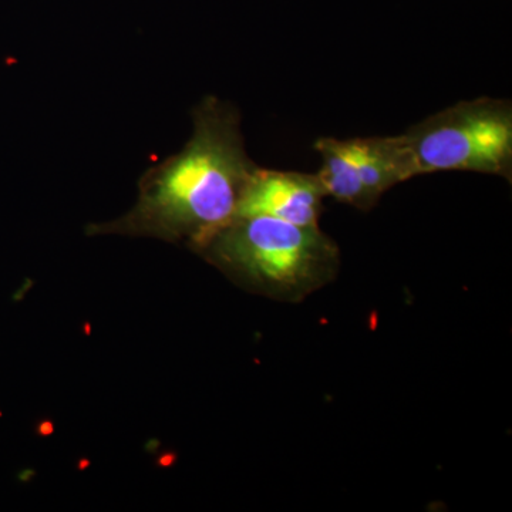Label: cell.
<instances>
[{
  "mask_svg": "<svg viewBox=\"0 0 512 512\" xmlns=\"http://www.w3.org/2000/svg\"><path fill=\"white\" fill-rule=\"evenodd\" d=\"M194 134L183 151L144 178L133 222L204 247L237 217L242 194L256 170L245 153L239 117L227 104L207 99L195 111Z\"/></svg>",
  "mask_w": 512,
  "mask_h": 512,
  "instance_id": "cell-1",
  "label": "cell"
},
{
  "mask_svg": "<svg viewBox=\"0 0 512 512\" xmlns=\"http://www.w3.org/2000/svg\"><path fill=\"white\" fill-rule=\"evenodd\" d=\"M201 249L222 271L255 292L301 303L338 278V244L318 227L266 215L235 217Z\"/></svg>",
  "mask_w": 512,
  "mask_h": 512,
  "instance_id": "cell-2",
  "label": "cell"
},
{
  "mask_svg": "<svg viewBox=\"0 0 512 512\" xmlns=\"http://www.w3.org/2000/svg\"><path fill=\"white\" fill-rule=\"evenodd\" d=\"M404 137L417 175L473 171L511 177L512 109L507 101L458 103L421 121Z\"/></svg>",
  "mask_w": 512,
  "mask_h": 512,
  "instance_id": "cell-3",
  "label": "cell"
},
{
  "mask_svg": "<svg viewBox=\"0 0 512 512\" xmlns=\"http://www.w3.org/2000/svg\"><path fill=\"white\" fill-rule=\"evenodd\" d=\"M326 197L316 174L256 167L242 194L237 217L266 215L301 227H318Z\"/></svg>",
  "mask_w": 512,
  "mask_h": 512,
  "instance_id": "cell-4",
  "label": "cell"
},
{
  "mask_svg": "<svg viewBox=\"0 0 512 512\" xmlns=\"http://www.w3.org/2000/svg\"><path fill=\"white\" fill-rule=\"evenodd\" d=\"M357 175L376 205L394 185L417 177L406 137L352 138L346 140Z\"/></svg>",
  "mask_w": 512,
  "mask_h": 512,
  "instance_id": "cell-5",
  "label": "cell"
},
{
  "mask_svg": "<svg viewBox=\"0 0 512 512\" xmlns=\"http://www.w3.org/2000/svg\"><path fill=\"white\" fill-rule=\"evenodd\" d=\"M315 148L322 157V167L316 175L325 188L326 195L343 204L352 205L357 210H372L375 204L370 200L357 175L346 140L319 138Z\"/></svg>",
  "mask_w": 512,
  "mask_h": 512,
  "instance_id": "cell-6",
  "label": "cell"
}]
</instances>
